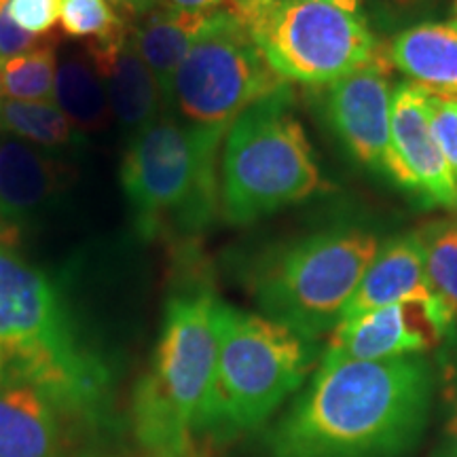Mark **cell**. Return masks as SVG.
Wrapping results in <instances>:
<instances>
[{"label":"cell","instance_id":"18","mask_svg":"<svg viewBox=\"0 0 457 457\" xmlns=\"http://www.w3.org/2000/svg\"><path fill=\"white\" fill-rule=\"evenodd\" d=\"M387 60L411 83L457 100V24L424 21L394 37Z\"/></svg>","mask_w":457,"mask_h":457},{"label":"cell","instance_id":"20","mask_svg":"<svg viewBox=\"0 0 457 457\" xmlns=\"http://www.w3.org/2000/svg\"><path fill=\"white\" fill-rule=\"evenodd\" d=\"M0 131L43 151H66L83 142V134L74 129L66 114L57 108L54 100L0 102Z\"/></svg>","mask_w":457,"mask_h":457},{"label":"cell","instance_id":"21","mask_svg":"<svg viewBox=\"0 0 457 457\" xmlns=\"http://www.w3.org/2000/svg\"><path fill=\"white\" fill-rule=\"evenodd\" d=\"M424 248L428 282L449 322L457 328V219L428 222L417 231Z\"/></svg>","mask_w":457,"mask_h":457},{"label":"cell","instance_id":"31","mask_svg":"<svg viewBox=\"0 0 457 457\" xmlns=\"http://www.w3.org/2000/svg\"><path fill=\"white\" fill-rule=\"evenodd\" d=\"M392 3H396V4H403V7H411V4L424 3V0H392Z\"/></svg>","mask_w":457,"mask_h":457},{"label":"cell","instance_id":"30","mask_svg":"<svg viewBox=\"0 0 457 457\" xmlns=\"http://www.w3.org/2000/svg\"><path fill=\"white\" fill-rule=\"evenodd\" d=\"M303 3L330 4V7L347 11V13H360V4H362V0H303Z\"/></svg>","mask_w":457,"mask_h":457},{"label":"cell","instance_id":"1","mask_svg":"<svg viewBox=\"0 0 457 457\" xmlns=\"http://www.w3.org/2000/svg\"><path fill=\"white\" fill-rule=\"evenodd\" d=\"M424 353L330 360L270 432L273 457H396L413 447L432 407Z\"/></svg>","mask_w":457,"mask_h":457},{"label":"cell","instance_id":"10","mask_svg":"<svg viewBox=\"0 0 457 457\" xmlns=\"http://www.w3.org/2000/svg\"><path fill=\"white\" fill-rule=\"evenodd\" d=\"M390 60H381L328 85L324 112L337 138L364 168L384 174L394 185L417 193L411 171L400 162L392 140Z\"/></svg>","mask_w":457,"mask_h":457},{"label":"cell","instance_id":"32","mask_svg":"<svg viewBox=\"0 0 457 457\" xmlns=\"http://www.w3.org/2000/svg\"><path fill=\"white\" fill-rule=\"evenodd\" d=\"M106 3L111 4V7H112L114 11H117L119 7H121V3H123V0H106Z\"/></svg>","mask_w":457,"mask_h":457},{"label":"cell","instance_id":"8","mask_svg":"<svg viewBox=\"0 0 457 457\" xmlns=\"http://www.w3.org/2000/svg\"><path fill=\"white\" fill-rule=\"evenodd\" d=\"M219 394L233 436L259 428L305 381L316 345L261 313L216 301Z\"/></svg>","mask_w":457,"mask_h":457},{"label":"cell","instance_id":"3","mask_svg":"<svg viewBox=\"0 0 457 457\" xmlns=\"http://www.w3.org/2000/svg\"><path fill=\"white\" fill-rule=\"evenodd\" d=\"M0 386L37 387L87 421L106 411L111 386L55 284L13 248H0Z\"/></svg>","mask_w":457,"mask_h":457},{"label":"cell","instance_id":"33","mask_svg":"<svg viewBox=\"0 0 457 457\" xmlns=\"http://www.w3.org/2000/svg\"><path fill=\"white\" fill-rule=\"evenodd\" d=\"M3 94H4V87H3V71H0V102H3Z\"/></svg>","mask_w":457,"mask_h":457},{"label":"cell","instance_id":"13","mask_svg":"<svg viewBox=\"0 0 457 457\" xmlns=\"http://www.w3.org/2000/svg\"><path fill=\"white\" fill-rule=\"evenodd\" d=\"M87 57L106 87L112 117L129 134L155 121L163 112V98L155 74L129 43L128 30L106 41L87 43Z\"/></svg>","mask_w":457,"mask_h":457},{"label":"cell","instance_id":"15","mask_svg":"<svg viewBox=\"0 0 457 457\" xmlns=\"http://www.w3.org/2000/svg\"><path fill=\"white\" fill-rule=\"evenodd\" d=\"M409 307L387 305L341 320L330 333L322 358L369 362L426 352L432 337L411 322Z\"/></svg>","mask_w":457,"mask_h":457},{"label":"cell","instance_id":"7","mask_svg":"<svg viewBox=\"0 0 457 457\" xmlns=\"http://www.w3.org/2000/svg\"><path fill=\"white\" fill-rule=\"evenodd\" d=\"M231 9L284 81L328 87L386 60L360 13L303 0H244Z\"/></svg>","mask_w":457,"mask_h":457},{"label":"cell","instance_id":"16","mask_svg":"<svg viewBox=\"0 0 457 457\" xmlns=\"http://www.w3.org/2000/svg\"><path fill=\"white\" fill-rule=\"evenodd\" d=\"M60 404L30 386H0V457H60Z\"/></svg>","mask_w":457,"mask_h":457},{"label":"cell","instance_id":"35","mask_svg":"<svg viewBox=\"0 0 457 457\" xmlns=\"http://www.w3.org/2000/svg\"><path fill=\"white\" fill-rule=\"evenodd\" d=\"M453 11H455V24H457V0H455V7H453Z\"/></svg>","mask_w":457,"mask_h":457},{"label":"cell","instance_id":"14","mask_svg":"<svg viewBox=\"0 0 457 457\" xmlns=\"http://www.w3.org/2000/svg\"><path fill=\"white\" fill-rule=\"evenodd\" d=\"M68 168L43 148L0 136V212L11 225L32 220L66 188Z\"/></svg>","mask_w":457,"mask_h":457},{"label":"cell","instance_id":"11","mask_svg":"<svg viewBox=\"0 0 457 457\" xmlns=\"http://www.w3.org/2000/svg\"><path fill=\"white\" fill-rule=\"evenodd\" d=\"M387 305L417 307L424 313L426 324L436 341H443L455 328L428 282L424 248L417 231L403 233L379 245L341 320Z\"/></svg>","mask_w":457,"mask_h":457},{"label":"cell","instance_id":"29","mask_svg":"<svg viewBox=\"0 0 457 457\" xmlns=\"http://www.w3.org/2000/svg\"><path fill=\"white\" fill-rule=\"evenodd\" d=\"M20 233L21 228L11 225L3 212H0V248H15V244L20 242Z\"/></svg>","mask_w":457,"mask_h":457},{"label":"cell","instance_id":"2","mask_svg":"<svg viewBox=\"0 0 457 457\" xmlns=\"http://www.w3.org/2000/svg\"><path fill=\"white\" fill-rule=\"evenodd\" d=\"M216 301L197 286L165 305L151 370L134 390V432L146 457H208L233 436L219 394Z\"/></svg>","mask_w":457,"mask_h":457},{"label":"cell","instance_id":"23","mask_svg":"<svg viewBox=\"0 0 457 457\" xmlns=\"http://www.w3.org/2000/svg\"><path fill=\"white\" fill-rule=\"evenodd\" d=\"M62 30L72 38L106 41L128 30L123 20L106 0H62Z\"/></svg>","mask_w":457,"mask_h":457},{"label":"cell","instance_id":"17","mask_svg":"<svg viewBox=\"0 0 457 457\" xmlns=\"http://www.w3.org/2000/svg\"><path fill=\"white\" fill-rule=\"evenodd\" d=\"M210 15L212 13H191L171 4H159L146 15L129 21V43L155 74L163 108L176 72L204 32Z\"/></svg>","mask_w":457,"mask_h":457},{"label":"cell","instance_id":"26","mask_svg":"<svg viewBox=\"0 0 457 457\" xmlns=\"http://www.w3.org/2000/svg\"><path fill=\"white\" fill-rule=\"evenodd\" d=\"M9 13L21 30L45 37L60 20L62 0H9Z\"/></svg>","mask_w":457,"mask_h":457},{"label":"cell","instance_id":"22","mask_svg":"<svg viewBox=\"0 0 457 457\" xmlns=\"http://www.w3.org/2000/svg\"><path fill=\"white\" fill-rule=\"evenodd\" d=\"M55 37L45 41L26 54L11 57L0 64L3 71V87L11 100L49 102L54 100L57 55Z\"/></svg>","mask_w":457,"mask_h":457},{"label":"cell","instance_id":"25","mask_svg":"<svg viewBox=\"0 0 457 457\" xmlns=\"http://www.w3.org/2000/svg\"><path fill=\"white\" fill-rule=\"evenodd\" d=\"M428 106H430V123L434 136H436L445 162H447L451 174H453L457 182V100L430 94L428 96Z\"/></svg>","mask_w":457,"mask_h":457},{"label":"cell","instance_id":"19","mask_svg":"<svg viewBox=\"0 0 457 457\" xmlns=\"http://www.w3.org/2000/svg\"><path fill=\"white\" fill-rule=\"evenodd\" d=\"M54 102L79 134L106 129L112 119L106 87L87 54L71 55L57 64Z\"/></svg>","mask_w":457,"mask_h":457},{"label":"cell","instance_id":"4","mask_svg":"<svg viewBox=\"0 0 457 457\" xmlns=\"http://www.w3.org/2000/svg\"><path fill=\"white\" fill-rule=\"evenodd\" d=\"M222 131L202 129L163 111L131 134L121 187L142 237L193 236L220 214Z\"/></svg>","mask_w":457,"mask_h":457},{"label":"cell","instance_id":"28","mask_svg":"<svg viewBox=\"0 0 457 457\" xmlns=\"http://www.w3.org/2000/svg\"><path fill=\"white\" fill-rule=\"evenodd\" d=\"M228 0H168V4L182 11H191V13H214L220 11L222 4Z\"/></svg>","mask_w":457,"mask_h":457},{"label":"cell","instance_id":"34","mask_svg":"<svg viewBox=\"0 0 457 457\" xmlns=\"http://www.w3.org/2000/svg\"><path fill=\"white\" fill-rule=\"evenodd\" d=\"M239 3H244V0H231V7H236V4H239Z\"/></svg>","mask_w":457,"mask_h":457},{"label":"cell","instance_id":"5","mask_svg":"<svg viewBox=\"0 0 457 457\" xmlns=\"http://www.w3.org/2000/svg\"><path fill=\"white\" fill-rule=\"evenodd\" d=\"M324 188L316 155L295 114L290 85L244 111L222 140L220 212L250 225Z\"/></svg>","mask_w":457,"mask_h":457},{"label":"cell","instance_id":"9","mask_svg":"<svg viewBox=\"0 0 457 457\" xmlns=\"http://www.w3.org/2000/svg\"><path fill=\"white\" fill-rule=\"evenodd\" d=\"M286 85L236 11L220 9L210 15L180 64L163 111L195 128L227 134L239 114Z\"/></svg>","mask_w":457,"mask_h":457},{"label":"cell","instance_id":"12","mask_svg":"<svg viewBox=\"0 0 457 457\" xmlns=\"http://www.w3.org/2000/svg\"><path fill=\"white\" fill-rule=\"evenodd\" d=\"M428 96L411 81L396 85L392 96L394 148L413 176L417 195L430 205L457 210V182L434 136Z\"/></svg>","mask_w":457,"mask_h":457},{"label":"cell","instance_id":"6","mask_svg":"<svg viewBox=\"0 0 457 457\" xmlns=\"http://www.w3.org/2000/svg\"><path fill=\"white\" fill-rule=\"evenodd\" d=\"M379 239L358 227H337L276 248L253 271L262 316L316 341L333 330L373 262Z\"/></svg>","mask_w":457,"mask_h":457},{"label":"cell","instance_id":"27","mask_svg":"<svg viewBox=\"0 0 457 457\" xmlns=\"http://www.w3.org/2000/svg\"><path fill=\"white\" fill-rule=\"evenodd\" d=\"M47 37H34V34L21 30L20 26L11 20L9 0H0V64L11 60V57L26 54L38 47Z\"/></svg>","mask_w":457,"mask_h":457},{"label":"cell","instance_id":"24","mask_svg":"<svg viewBox=\"0 0 457 457\" xmlns=\"http://www.w3.org/2000/svg\"><path fill=\"white\" fill-rule=\"evenodd\" d=\"M438 381L443 400V430L434 457H457V328L441 341Z\"/></svg>","mask_w":457,"mask_h":457}]
</instances>
